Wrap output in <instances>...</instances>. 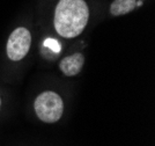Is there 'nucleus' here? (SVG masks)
Instances as JSON below:
<instances>
[{
  "mask_svg": "<svg viewBox=\"0 0 155 146\" xmlns=\"http://www.w3.org/2000/svg\"><path fill=\"white\" fill-rule=\"evenodd\" d=\"M44 45H45L46 48L51 49L53 52H59V51H60V44H59L57 41L52 39V38H49V39H46L45 42H44Z\"/></svg>",
  "mask_w": 155,
  "mask_h": 146,
  "instance_id": "423d86ee",
  "label": "nucleus"
},
{
  "mask_svg": "<svg viewBox=\"0 0 155 146\" xmlns=\"http://www.w3.org/2000/svg\"><path fill=\"white\" fill-rule=\"evenodd\" d=\"M84 63V57L81 53H74L72 56L65 57L60 64L59 67L61 72L64 73L65 76H77L78 73L81 71L82 66Z\"/></svg>",
  "mask_w": 155,
  "mask_h": 146,
  "instance_id": "20e7f679",
  "label": "nucleus"
},
{
  "mask_svg": "<svg viewBox=\"0 0 155 146\" xmlns=\"http://www.w3.org/2000/svg\"><path fill=\"white\" fill-rule=\"evenodd\" d=\"M89 9L84 0H60L54 11V28L60 36H79L87 25Z\"/></svg>",
  "mask_w": 155,
  "mask_h": 146,
  "instance_id": "f257e3e1",
  "label": "nucleus"
},
{
  "mask_svg": "<svg viewBox=\"0 0 155 146\" xmlns=\"http://www.w3.org/2000/svg\"><path fill=\"white\" fill-rule=\"evenodd\" d=\"M31 44L30 32L26 28H16L7 41V56L12 60H21L26 57Z\"/></svg>",
  "mask_w": 155,
  "mask_h": 146,
  "instance_id": "7ed1b4c3",
  "label": "nucleus"
},
{
  "mask_svg": "<svg viewBox=\"0 0 155 146\" xmlns=\"http://www.w3.org/2000/svg\"><path fill=\"white\" fill-rule=\"evenodd\" d=\"M34 107L37 117L45 123L59 121L64 111L63 100L54 92H44L39 94L35 100Z\"/></svg>",
  "mask_w": 155,
  "mask_h": 146,
  "instance_id": "f03ea898",
  "label": "nucleus"
},
{
  "mask_svg": "<svg viewBox=\"0 0 155 146\" xmlns=\"http://www.w3.org/2000/svg\"><path fill=\"white\" fill-rule=\"evenodd\" d=\"M0 106H1V101H0Z\"/></svg>",
  "mask_w": 155,
  "mask_h": 146,
  "instance_id": "0eeeda50",
  "label": "nucleus"
},
{
  "mask_svg": "<svg viewBox=\"0 0 155 146\" xmlns=\"http://www.w3.org/2000/svg\"><path fill=\"white\" fill-rule=\"evenodd\" d=\"M137 7V0H114L110 5V13L114 16H120L132 12Z\"/></svg>",
  "mask_w": 155,
  "mask_h": 146,
  "instance_id": "39448f33",
  "label": "nucleus"
}]
</instances>
